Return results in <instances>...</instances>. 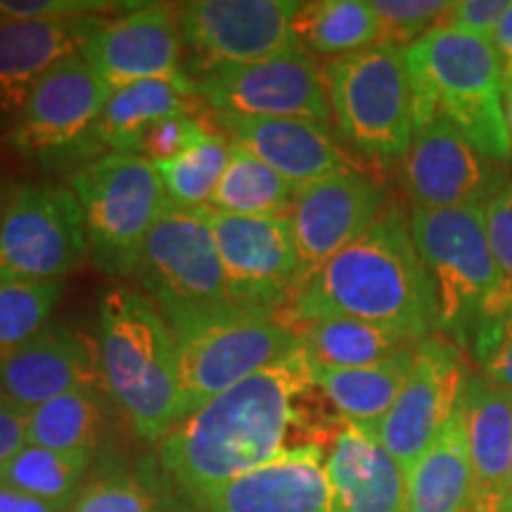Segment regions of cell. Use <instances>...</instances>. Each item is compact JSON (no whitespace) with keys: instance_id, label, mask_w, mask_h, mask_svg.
<instances>
[{"instance_id":"17","label":"cell","mask_w":512,"mask_h":512,"mask_svg":"<svg viewBox=\"0 0 512 512\" xmlns=\"http://www.w3.org/2000/svg\"><path fill=\"white\" fill-rule=\"evenodd\" d=\"M403 185L415 207L446 209L486 207L508 181L451 121L432 117L415 128L403 157Z\"/></svg>"},{"instance_id":"30","label":"cell","mask_w":512,"mask_h":512,"mask_svg":"<svg viewBox=\"0 0 512 512\" xmlns=\"http://www.w3.org/2000/svg\"><path fill=\"white\" fill-rule=\"evenodd\" d=\"M233 143V140H230ZM299 188L259 157L233 143L230 162L209 207L235 216H290Z\"/></svg>"},{"instance_id":"38","label":"cell","mask_w":512,"mask_h":512,"mask_svg":"<svg viewBox=\"0 0 512 512\" xmlns=\"http://www.w3.org/2000/svg\"><path fill=\"white\" fill-rule=\"evenodd\" d=\"M207 133V126L192 114L166 117L147 128L143 140H140L138 155L155 166L171 162V159L183 155L185 150H190L195 143H200Z\"/></svg>"},{"instance_id":"7","label":"cell","mask_w":512,"mask_h":512,"mask_svg":"<svg viewBox=\"0 0 512 512\" xmlns=\"http://www.w3.org/2000/svg\"><path fill=\"white\" fill-rule=\"evenodd\" d=\"M86 223L88 256L105 275L136 273L147 235L171 209L155 164L128 152H107L72 176Z\"/></svg>"},{"instance_id":"35","label":"cell","mask_w":512,"mask_h":512,"mask_svg":"<svg viewBox=\"0 0 512 512\" xmlns=\"http://www.w3.org/2000/svg\"><path fill=\"white\" fill-rule=\"evenodd\" d=\"M370 5L380 19V43L403 50L437 27L451 8L439 0H373Z\"/></svg>"},{"instance_id":"21","label":"cell","mask_w":512,"mask_h":512,"mask_svg":"<svg viewBox=\"0 0 512 512\" xmlns=\"http://www.w3.org/2000/svg\"><path fill=\"white\" fill-rule=\"evenodd\" d=\"M102 22L79 17L0 24V138L17 124L36 83L64 57L79 53Z\"/></svg>"},{"instance_id":"24","label":"cell","mask_w":512,"mask_h":512,"mask_svg":"<svg viewBox=\"0 0 512 512\" xmlns=\"http://www.w3.org/2000/svg\"><path fill=\"white\" fill-rule=\"evenodd\" d=\"M479 501L505 494L512 463V392L484 375H465L458 396Z\"/></svg>"},{"instance_id":"27","label":"cell","mask_w":512,"mask_h":512,"mask_svg":"<svg viewBox=\"0 0 512 512\" xmlns=\"http://www.w3.org/2000/svg\"><path fill=\"white\" fill-rule=\"evenodd\" d=\"M415 351L418 347L403 349L366 368H318L311 363L313 384L335 406L339 418L370 434L401 394Z\"/></svg>"},{"instance_id":"23","label":"cell","mask_w":512,"mask_h":512,"mask_svg":"<svg viewBox=\"0 0 512 512\" xmlns=\"http://www.w3.org/2000/svg\"><path fill=\"white\" fill-rule=\"evenodd\" d=\"M335 512H406V475L373 437L344 422L325 458Z\"/></svg>"},{"instance_id":"19","label":"cell","mask_w":512,"mask_h":512,"mask_svg":"<svg viewBox=\"0 0 512 512\" xmlns=\"http://www.w3.org/2000/svg\"><path fill=\"white\" fill-rule=\"evenodd\" d=\"M98 342L53 323L0 356V394L27 411L74 392L100 389Z\"/></svg>"},{"instance_id":"31","label":"cell","mask_w":512,"mask_h":512,"mask_svg":"<svg viewBox=\"0 0 512 512\" xmlns=\"http://www.w3.org/2000/svg\"><path fill=\"white\" fill-rule=\"evenodd\" d=\"M105 425L100 389H74L29 411V444L60 453H91Z\"/></svg>"},{"instance_id":"18","label":"cell","mask_w":512,"mask_h":512,"mask_svg":"<svg viewBox=\"0 0 512 512\" xmlns=\"http://www.w3.org/2000/svg\"><path fill=\"white\" fill-rule=\"evenodd\" d=\"M183 36L178 12L171 5H138L88 36L79 55L110 91L147 79H166L181 72Z\"/></svg>"},{"instance_id":"42","label":"cell","mask_w":512,"mask_h":512,"mask_svg":"<svg viewBox=\"0 0 512 512\" xmlns=\"http://www.w3.org/2000/svg\"><path fill=\"white\" fill-rule=\"evenodd\" d=\"M29 446V411L0 394V467Z\"/></svg>"},{"instance_id":"39","label":"cell","mask_w":512,"mask_h":512,"mask_svg":"<svg viewBox=\"0 0 512 512\" xmlns=\"http://www.w3.org/2000/svg\"><path fill=\"white\" fill-rule=\"evenodd\" d=\"M117 8L124 5L110 0H0V24L100 17Z\"/></svg>"},{"instance_id":"22","label":"cell","mask_w":512,"mask_h":512,"mask_svg":"<svg viewBox=\"0 0 512 512\" xmlns=\"http://www.w3.org/2000/svg\"><path fill=\"white\" fill-rule=\"evenodd\" d=\"M211 119L219 133L259 157L294 188H304L320 178L351 169L349 159L332 140L328 126H320L316 121L219 112H214Z\"/></svg>"},{"instance_id":"6","label":"cell","mask_w":512,"mask_h":512,"mask_svg":"<svg viewBox=\"0 0 512 512\" xmlns=\"http://www.w3.org/2000/svg\"><path fill=\"white\" fill-rule=\"evenodd\" d=\"M337 131L377 164L403 162L415 136V91L403 48L377 43L323 64Z\"/></svg>"},{"instance_id":"26","label":"cell","mask_w":512,"mask_h":512,"mask_svg":"<svg viewBox=\"0 0 512 512\" xmlns=\"http://www.w3.org/2000/svg\"><path fill=\"white\" fill-rule=\"evenodd\" d=\"M200 100L188 74L147 79L121 86L110 93L98 121V140L110 152L138 155L147 128L166 117L192 114Z\"/></svg>"},{"instance_id":"36","label":"cell","mask_w":512,"mask_h":512,"mask_svg":"<svg viewBox=\"0 0 512 512\" xmlns=\"http://www.w3.org/2000/svg\"><path fill=\"white\" fill-rule=\"evenodd\" d=\"M72 512H166L155 491L136 477L114 472L95 479L81 491Z\"/></svg>"},{"instance_id":"3","label":"cell","mask_w":512,"mask_h":512,"mask_svg":"<svg viewBox=\"0 0 512 512\" xmlns=\"http://www.w3.org/2000/svg\"><path fill=\"white\" fill-rule=\"evenodd\" d=\"M98 354L107 394L140 439L162 441L181 420L178 347L169 320L147 294L102 292Z\"/></svg>"},{"instance_id":"20","label":"cell","mask_w":512,"mask_h":512,"mask_svg":"<svg viewBox=\"0 0 512 512\" xmlns=\"http://www.w3.org/2000/svg\"><path fill=\"white\" fill-rule=\"evenodd\" d=\"M200 512H335L320 444L287 448L271 463L256 467L204 496Z\"/></svg>"},{"instance_id":"44","label":"cell","mask_w":512,"mask_h":512,"mask_svg":"<svg viewBox=\"0 0 512 512\" xmlns=\"http://www.w3.org/2000/svg\"><path fill=\"white\" fill-rule=\"evenodd\" d=\"M494 50L498 55V62H501V69H512V3L508 5V10L503 12L501 22L494 31Z\"/></svg>"},{"instance_id":"25","label":"cell","mask_w":512,"mask_h":512,"mask_svg":"<svg viewBox=\"0 0 512 512\" xmlns=\"http://www.w3.org/2000/svg\"><path fill=\"white\" fill-rule=\"evenodd\" d=\"M479 503L460 403L406 475V512H467Z\"/></svg>"},{"instance_id":"45","label":"cell","mask_w":512,"mask_h":512,"mask_svg":"<svg viewBox=\"0 0 512 512\" xmlns=\"http://www.w3.org/2000/svg\"><path fill=\"white\" fill-rule=\"evenodd\" d=\"M501 95L505 124H508V136L512 145V69H501Z\"/></svg>"},{"instance_id":"34","label":"cell","mask_w":512,"mask_h":512,"mask_svg":"<svg viewBox=\"0 0 512 512\" xmlns=\"http://www.w3.org/2000/svg\"><path fill=\"white\" fill-rule=\"evenodd\" d=\"M62 290V280L34 283L0 275V356L46 328Z\"/></svg>"},{"instance_id":"13","label":"cell","mask_w":512,"mask_h":512,"mask_svg":"<svg viewBox=\"0 0 512 512\" xmlns=\"http://www.w3.org/2000/svg\"><path fill=\"white\" fill-rule=\"evenodd\" d=\"M204 211L230 302L252 311L283 309L299 283L290 216H235L211 207Z\"/></svg>"},{"instance_id":"37","label":"cell","mask_w":512,"mask_h":512,"mask_svg":"<svg viewBox=\"0 0 512 512\" xmlns=\"http://www.w3.org/2000/svg\"><path fill=\"white\" fill-rule=\"evenodd\" d=\"M470 349L475 351L482 375L512 392V304L477 325Z\"/></svg>"},{"instance_id":"12","label":"cell","mask_w":512,"mask_h":512,"mask_svg":"<svg viewBox=\"0 0 512 512\" xmlns=\"http://www.w3.org/2000/svg\"><path fill=\"white\" fill-rule=\"evenodd\" d=\"M88 256L79 200L60 185H17L0 214V275L53 283Z\"/></svg>"},{"instance_id":"14","label":"cell","mask_w":512,"mask_h":512,"mask_svg":"<svg viewBox=\"0 0 512 512\" xmlns=\"http://www.w3.org/2000/svg\"><path fill=\"white\" fill-rule=\"evenodd\" d=\"M292 0H192L178 5L183 43L192 64L185 74H197L223 64L268 60L292 46Z\"/></svg>"},{"instance_id":"16","label":"cell","mask_w":512,"mask_h":512,"mask_svg":"<svg viewBox=\"0 0 512 512\" xmlns=\"http://www.w3.org/2000/svg\"><path fill=\"white\" fill-rule=\"evenodd\" d=\"M384 209L387 207L380 185L356 169L339 171L299 188L290 211L292 238L299 256L297 287L342 249L366 235Z\"/></svg>"},{"instance_id":"2","label":"cell","mask_w":512,"mask_h":512,"mask_svg":"<svg viewBox=\"0 0 512 512\" xmlns=\"http://www.w3.org/2000/svg\"><path fill=\"white\" fill-rule=\"evenodd\" d=\"M278 316L290 328L320 318H356L425 339L437 332V294L411 233L387 207L375 226L292 292Z\"/></svg>"},{"instance_id":"33","label":"cell","mask_w":512,"mask_h":512,"mask_svg":"<svg viewBox=\"0 0 512 512\" xmlns=\"http://www.w3.org/2000/svg\"><path fill=\"white\" fill-rule=\"evenodd\" d=\"M230 138L209 131L183 155L157 164L166 197L174 209H204L211 204L216 188L230 162Z\"/></svg>"},{"instance_id":"46","label":"cell","mask_w":512,"mask_h":512,"mask_svg":"<svg viewBox=\"0 0 512 512\" xmlns=\"http://www.w3.org/2000/svg\"><path fill=\"white\" fill-rule=\"evenodd\" d=\"M5 192H3V185H0V214H3V209H5Z\"/></svg>"},{"instance_id":"43","label":"cell","mask_w":512,"mask_h":512,"mask_svg":"<svg viewBox=\"0 0 512 512\" xmlns=\"http://www.w3.org/2000/svg\"><path fill=\"white\" fill-rule=\"evenodd\" d=\"M0 512H60V510L46 501H38L34 496L22 494V491L0 486Z\"/></svg>"},{"instance_id":"28","label":"cell","mask_w":512,"mask_h":512,"mask_svg":"<svg viewBox=\"0 0 512 512\" xmlns=\"http://www.w3.org/2000/svg\"><path fill=\"white\" fill-rule=\"evenodd\" d=\"M299 337L309 361L318 368H366L418 347L422 339L389 325L356 318H320L299 325Z\"/></svg>"},{"instance_id":"41","label":"cell","mask_w":512,"mask_h":512,"mask_svg":"<svg viewBox=\"0 0 512 512\" xmlns=\"http://www.w3.org/2000/svg\"><path fill=\"white\" fill-rule=\"evenodd\" d=\"M508 5L510 3H505V0H460V3H451L439 24L467 31V34L494 38V31Z\"/></svg>"},{"instance_id":"32","label":"cell","mask_w":512,"mask_h":512,"mask_svg":"<svg viewBox=\"0 0 512 512\" xmlns=\"http://www.w3.org/2000/svg\"><path fill=\"white\" fill-rule=\"evenodd\" d=\"M88 463L91 453H60L29 444L0 467V486L22 491L62 510L79 489Z\"/></svg>"},{"instance_id":"11","label":"cell","mask_w":512,"mask_h":512,"mask_svg":"<svg viewBox=\"0 0 512 512\" xmlns=\"http://www.w3.org/2000/svg\"><path fill=\"white\" fill-rule=\"evenodd\" d=\"M188 79L197 98L219 114L306 119L320 126L332 121L323 69L299 46L268 60L204 69Z\"/></svg>"},{"instance_id":"9","label":"cell","mask_w":512,"mask_h":512,"mask_svg":"<svg viewBox=\"0 0 512 512\" xmlns=\"http://www.w3.org/2000/svg\"><path fill=\"white\" fill-rule=\"evenodd\" d=\"M133 278L174 332L235 309L204 209L166 211L147 235Z\"/></svg>"},{"instance_id":"15","label":"cell","mask_w":512,"mask_h":512,"mask_svg":"<svg viewBox=\"0 0 512 512\" xmlns=\"http://www.w3.org/2000/svg\"><path fill=\"white\" fill-rule=\"evenodd\" d=\"M463 382L465 370L453 339L439 332L422 339L401 394L368 434L401 465L403 475L411 472V467L444 430L458 406Z\"/></svg>"},{"instance_id":"8","label":"cell","mask_w":512,"mask_h":512,"mask_svg":"<svg viewBox=\"0 0 512 512\" xmlns=\"http://www.w3.org/2000/svg\"><path fill=\"white\" fill-rule=\"evenodd\" d=\"M181 420L273 363L302 349L278 311L228 309L176 330ZM178 420V422H181Z\"/></svg>"},{"instance_id":"1","label":"cell","mask_w":512,"mask_h":512,"mask_svg":"<svg viewBox=\"0 0 512 512\" xmlns=\"http://www.w3.org/2000/svg\"><path fill=\"white\" fill-rule=\"evenodd\" d=\"M309 387L313 368L304 347L249 375L159 441L164 477L195 508L204 496L271 463L287 451V434L299 425L297 399Z\"/></svg>"},{"instance_id":"4","label":"cell","mask_w":512,"mask_h":512,"mask_svg":"<svg viewBox=\"0 0 512 512\" xmlns=\"http://www.w3.org/2000/svg\"><path fill=\"white\" fill-rule=\"evenodd\" d=\"M403 53L415 91V128L444 117L486 159L510 157L501 62L491 38L437 24Z\"/></svg>"},{"instance_id":"47","label":"cell","mask_w":512,"mask_h":512,"mask_svg":"<svg viewBox=\"0 0 512 512\" xmlns=\"http://www.w3.org/2000/svg\"><path fill=\"white\" fill-rule=\"evenodd\" d=\"M467 512H486V505H484V503H477L475 508H472V510H467Z\"/></svg>"},{"instance_id":"29","label":"cell","mask_w":512,"mask_h":512,"mask_svg":"<svg viewBox=\"0 0 512 512\" xmlns=\"http://www.w3.org/2000/svg\"><path fill=\"white\" fill-rule=\"evenodd\" d=\"M292 34L299 48L330 60L380 43V19L366 0H313L299 3Z\"/></svg>"},{"instance_id":"5","label":"cell","mask_w":512,"mask_h":512,"mask_svg":"<svg viewBox=\"0 0 512 512\" xmlns=\"http://www.w3.org/2000/svg\"><path fill=\"white\" fill-rule=\"evenodd\" d=\"M411 233L437 294V332L470 347L477 325L512 304V285L486 235L484 207H415Z\"/></svg>"},{"instance_id":"10","label":"cell","mask_w":512,"mask_h":512,"mask_svg":"<svg viewBox=\"0 0 512 512\" xmlns=\"http://www.w3.org/2000/svg\"><path fill=\"white\" fill-rule=\"evenodd\" d=\"M110 88L76 53L57 62L36 83L17 124L3 140L17 155L43 166L93 162L102 150L98 121Z\"/></svg>"},{"instance_id":"40","label":"cell","mask_w":512,"mask_h":512,"mask_svg":"<svg viewBox=\"0 0 512 512\" xmlns=\"http://www.w3.org/2000/svg\"><path fill=\"white\" fill-rule=\"evenodd\" d=\"M484 221L496 264L512 285V183L486 202Z\"/></svg>"}]
</instances>
